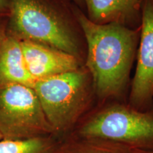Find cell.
Listing matches in <instances>:
<instances>
[{"label":"cell","instance_id":"1","mask_svg":"<svg viewBox=\"0 0 153 153\" xmlns=\"http://www.w3.org/2000/svg\"><path fill=\"white\" fill-rule=\"evenodd\" d=\"M87 43V68L101 99L124 90L137 47V33L120 23L99 24L79 9L72 8Z\"/></svg>","mask_w":153,"mask_h":153},{"label":"cell","instance_id":"2","mask_svg":"<svg viewBox=\"0 0 153 153\" xmlns=\"http://www.w3.org/2000/svg\"><path fill=\"white\" fill-rule=\"evenodd\" d=\"M7 33L60 50L76 57L79 48L69 24L64 0H9Z\"/></svg>","mask_w":153,"mask_h":153},{"label":"cell","instance_id":"3","mask_svg":"<svg viewBox=\"0 0 153 153\" xmlns=\"http://www.w3.org/2000/svg\"><path fill=\"white\" fill-rule=\"evenodd\" d=\"M88 70L82 68L38 79L33 85L48 121L55 135L72 128L91 100Z\"/></svg>","mask_w":153,"mask_h":153},{"label":"cell","instance_id":"4","mask_svg":"<svg viewBox=\"0 0 153 153\" xmlns=\"http://www.w3.org/2000/svg\"><path fill=\"white\" fill-rule=\"evenodd\" d=\"M76 137L108 140L143 152L153 151V109L143 111L120 104L105 107L79 126Z\"/></svg>","mask_w":153,"mask_h":153},{"label":"cell","instance_id":"5","mask_svg":"<svg viewBox=\"0 0 153 153\" xmlns=\"http://www.w3.org/2000/svg\"><path fill=\"white\" fill-rule=\"evenodd\" d=\"M0 134L11 140L55 135L33 88L0 86Z\"/></svg>","mask_w":153,"mask_h":153},{"label":"cell","instance_id":"6","mask_svg":"<svg viewBox=\"0 0 153 153\" xmlns=\"http://www.w3.org/2000/svg\"><path fill=\"white\" fill-rule=\"evenodd\" d=\"M137 63L130 94L131 106L153 109V0H143Z\"/></svg>","mask_w":153,"mask_h":153},{"label":"cell","instance_id":"7","mask_svg":"<svg viewBox=\"0 0 153 153\" xmlns=\"http://www.w3.org/2000/svg\"><path fill=\"white\" fill-rule=\"evenodd\" d=\"M26 67L36 80L79 68L78 57L60 50L29 41H21Z\"/></svg>","mask_w":153,"mask_h":153},{"label":"cell","instance_id":"8","mask_svg":"<svg viewBox=\"0 0 153 153\" xmlns=\"http://www.w3.org/2000/svg\"><path fill=\"white\" fill-rule=\"evenodd\" d=\"M35 82L26 67L21 41L6 33L0 45V86L22 85L33 88Z\"/></svg>","mask_w":153,"mask_h":153},{"label":"cell","instance_id":"9","mask_svg":"<svg viewBox=\"0 0 153 153\" xmlns=\"http://www.w3.org/2000/svg\"><path fill=\"white\" fill-rule=\"evenodd\" d=\"M88 19L99 24L118 22L141 12L143 0H83Z\"/></svg>","mask_w":153,"mask_h":153},{"label":"cell","instance_id":"10","mask_svg":"<svg viewBox=\"0 0 153 153\" xmlns=\"http://www.w3.org/2000/svg\"><path fill=\"white\" fill-rule=\"evenodd\" d=\"M62 153H145L129 145L108 140L75 137L62 144Z\"/></svg>","mask_w":153,"mask_h":153},{"label":"cell","instance_id":"11","mask_svg":"<svg viewBox=\"0 0 153 153\" xmlns=\"http://www.w3.org/2000/svg\"><path fill=\"white\" fill-rule=\"evenodd\" d=\"M62 144L53 135L24 140H0V153H62Z\"/></svg>","mask_w":153,"mask_h":153},{"label":"cell","instance_id":"12","mask_svg":"<svg viewBox=\"0 0 153 153\" xmlns=\"http://www.w3.org/2000/svg\"><path fill=\"white\" fill-rule=\"evenodd\" d=\"M9 9V0H0V18L8 16Z\"/></svg>","mask_w":153,"mask_h":153},{"label":"cell","instance_id":"13","mask_svg":"<svg viewBox=\"0 0 153 153\" xmlns=\"http://www.w3.org/2000/svg\"><path fill=\"white\" fill-rule=\"evenodd\" d=\"M7 17L0 18V45L7 33Z\"/></svg>","mask_w":153,"mask_h":153},{"label":"cell","instance_id":"14","mask_svg":"<svg viewBox=\"0 0 153 153\" xmlns=\"http://www.w3.org/2000/svg\"><path fill=\"white\" fill-rule=\"evenodd\" d=\"M71 1H73L76 4L79 5V6H83L84 5V1L83 0H71Z\"/></svg>","mask_w":153,"mask_h":153},{"label":"cell","instance_id":"15","mask_svg":"<svg viewBox=\"0 0 153 153\" xmlns=\"http://www.w3.org/2000/svg\"><path fill=\"white\" fill-rule=\"evenodd\" d=\"M145 153H153V151H148V152H145Z\"/></svg>","mask_w":153,"mask_h":153},{"label":"cell","instance_id":"16","mask_svg":"<svg viewBox=\"0 0 153 153\" xmlns=\"http://www.w3.org/2000/svg\"><path fill=\"white\" fill-rule=\"evenodd\" d=\"M1 139H2V137H1V134H0V140H1Z\"/></svg>","mask_w":153,"mask_h":153}]
</instances>
